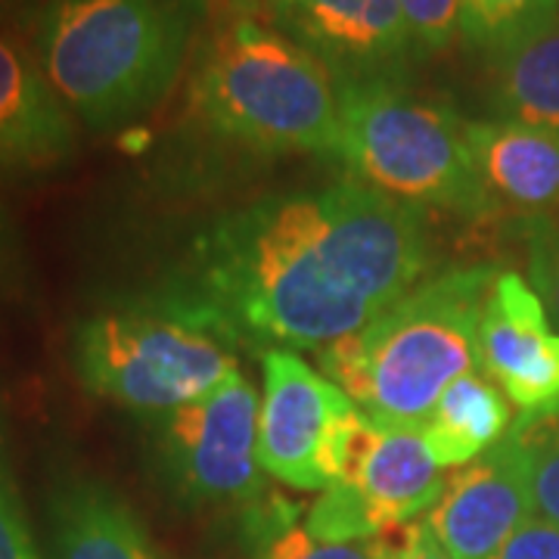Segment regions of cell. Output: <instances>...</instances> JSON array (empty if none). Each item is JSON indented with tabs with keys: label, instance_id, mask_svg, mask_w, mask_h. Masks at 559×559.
<instances>
[{
	"label": "cell",
	"instance_id": "20",
	"mask_svg": "<svg viewBox=\"0 0 559 559\" xmlns=\"http://www.w3.org/2000/svg\"><path fill=\"white\" fill-rule=\"evenodd\" d=\"M510 436L525 463L535 516L559 525V407L544 414H520Z\"/></svg>",
	"mask_w": 559,
	"mask_h": 559
},
{
	"label": "cell",
	"instance_id": "26",
	"mask_svg": "<svg viewBox=\"0 0 559 559\" xmlns=\"http://www.w3.org/2000/svg\"><path fill=\"white\" fill-rule=\"evenodd\" d=\"M498 559H559V525L540 516L525 520Z\"/></svg>",
	"mask_w": 559,
	"mask_h": 559
},
{
	"label": "cell",
	"instance_id": "15",
	"mask_svg": "<svg viewBox=\"0 0 559 559\" xmlns=\"http://www.w3.org/2000/svg\"><path fill=\"white\" fill-rule=\"evenodd\" d=\"M463 138L498 209L544 215L559 209V131L503 119H466Z\"/></svg>",
	"mask_w": 559,
	"mask_h": 559
},
{
	"label": "cell",
	"instance_id": "28",
	"mask_svg": "<svg viewBox=\"0 0 559 559\" xmlns=\"http://www.w3.org/2000/svg\"><path fill=\"white\" fill-rule=\"evenodd\" d=\"M255 7V0H224V10L230 13H249Z\"/></svg>",
	"mask_w": 559,
	"mask_h": 559
},
{
	"label": "cell",
	"instance_id": "12",
	"mask_svg": "<svg viewBox=\"0 0 559 559\" xmlns=\"http://www.w3.org/2000/svg\"><path fill=\"white\" fill-rule=\"evenodd\" d=\"M479 370L520 414L559 407V333L532 283L503 271L488 289L479 326Z\"/></svg>",
	"mask_w": 559,
	"mask_h": 559
},
{
	"label": "cell",
	"instance_id": "24",
	"mask_svg": "<svg viewBox=\"0 0 559 559\" xmlns=\"http://www.w3.org/2000/svg\"><path fill=\"white\" fill-rule=\"evenodd\" d=\"M419 62L444 57L460 40V0H399Z\"/></svg>",
	"mask_w": 559,
	"mask_h": 559
},
{
	"label": "cell",
	"instance_id": "19",
	"mask_svg": "<svg viewBox=\"0 0 559 559\" xmlns=\"http://www.w3.org/2000/svg\"><path fill=\"white\" fill-rule=\"evenodd\" d=\"M246 532L252 540V559H377L367 540L323 544L311 538L299 507L286 498H264L246 510Z\"/></svg>",
	"mask_w": 559,
	"mask_h": 559
},
{
	"label": "cell",
	"instance_id": "6",
	"mask_svg": "<svg viewBox=\"0 0 559 559\" xmlns=\"http://www.w3.org/2000/svg\"><path fill=\"white\" fill-rule=\"evenodd\" d=\"M340 159L355 180L423 212L439 209L479 224L498 218V202L476 175L463 116L407 84H336Z\"/></svg>",
	"mask_w": 559,
	"mask_h": 559
},
{
	"label": "cell",
	"instance_id": "11",
	"mask_svg": "<svg viewBox=\"0 0 559 559\" xmlns=\"http://www.w3.org/2000/svg\"><path fill=\"white\" fill-rule=\"evenodd\" d=\"M79 153V121L44 75L28 38L0 32V183H47L66 175Z\"/></svg>",
	"mask_w": 559,
	"mask_h": 559
},
{
	"label": "cell",
	"instance_id": "3",
	"mask_svg": "<svg viewBox=\"0 0 559 559\" xmlns=\"http://www.w3.org/2000/svg\"><path fill=\"white\" fill-rule=\"evenodd\" d=\"M187 116L202 138L252 156H333L336 81L267 22L221 7L187 72Z\"/></svg>",
	"mask_w": 559,
	"mask_h": 559
},
{
	"label": "cell",
	"instance_id": "18",
	"mask_svg": "<svg viewBox=\"0 0 559 559\" xmlns=\"http://www.w3.org/2000/svg\"><path fill=\"white\" fill-rule=\"evenodd\" d=\"M559 20V0H460V44L485 66Z\"/></svg>",
	"mask_w": 559,
	"mask_h": 559
},
{
	"label": "cell",
	"instance_id": "23",
	"mask_svg": "<svg viewBox=\"0 0 559 559\" xmlns=\"http://www.w3.org/2000/svg\"><path fill=\"white\" fill-rule=\"evenodd\" d=\"M0 559H44L22 507L3 404H0Z\"/></svg>",
	"mask_w": 559,
	"mask_h": 559
},
{
	"label": "cell",
	"instance_id": "5",
	"mask_svg": "<svg viewBox=\"0 0 559 559\" xmlns=\"http://www.w3.org/2000/svg\"><path fill=\"white\" fill-rule=\"evenodd\" d=\"M69 364L84 392L138 417L183 407L240 373L237 352L153 286L81 314L69 330Z\"/></svg>",
	"mask_w": 559,
	"mask_h": 559
},
{
	"label": "cell",
	"instance_id": "21",
	"mask_svg": "<svg viewBox=\"0 0 559 559\" xmlns=\"http://www.w3.org/2000/svg\"><path fill=\"white\" fill-rule=\"evenodd\" d=\"M520 240L525 249L528 283L538 293L547 318L559 330V209L520 221Z\"/></svg>",
	"mask_w": 559,
	"mask_h": 559
},
{
	"label": "cell",
	"instance_id": "4",
	"mask_svg": "<svg viewBox=\"0 0 559 559\" xmlns=\"http://www.w3.org/2000/svg\"><path fill=\"white\" fill-rule=\"evenodd\" d=\"M498 264L426 274L364 330L320 348L318 360L364 417L419 429L441 392L479 367V326Z\"/></svg>",
	"mask_w": 559,
	"mask_h": 559
},
{
	"label": "cell",
	"instance_id": "14",
	"mask_svg": "<svg viewBox=\"0 0 559 559\" xmlns=\"http://www.w3.org/2000/svg\"><path fill=\"white\" fill-rule=\"evenodd\" d=\"M50 559H156L138 510L97 473L62 463L47 479Z\"/></svg>",
	"mask_w": 559,
	"mask_h": 559
},
{
	"label": "cell",
	"instance_id": "22",
	"mask_svg": "<svg viewBox=\"0 0 559 559\" xmlns=\"http://www.w3.org/2000/svg\"><path fill=\"white\" fill-rule=\"evenodd\" d=\"M35 267L16 215L0 200V320L32 308Z\"/></svg>",
	"mask_w": 559,
	"mask_h": 559
},
{
	"label": "cell",
	"instance_id": "1",
	"mask_svg": "<svg viewBox=\"0 0 559 559\" xmlns=\"http://www.w3.org/2000/svg\"><path fill=\"white\" fill-rule=\"evenodd\" d=\"M432 252L423 209L330 180L212 215L150 286L234 352H320L411 293Z\"/></svg>",
	"mask_w": 559,
	"mask_h": 559
},
{
	"label": "cell",
	"instance_id": "17",
	"mask_svg": "<svg viewBox=\"0 0 559 559\" xmlns=\"http://www.w3.org/2000/svg\"><path fill=\"white\" fill-rule=\"evenodd\" d=\"M481 106L488 119L559 131V20L488 66Z\"/></svg>",
	"mask_w": 559,
	"mask_h": 559
},
{
	"label": "cell",
	"instance_id": "8",
	"mask_svg": "<svg viewBox=\"0 0 559 559\" xmlns=\"http://www.w3.org/2000/svg\"><path fill=\"white\" fill-rule=\"evenodd\" d=\"M259 411V392L240 370L183 407L140 417L153 481L183 510L259 503L267 495Z\"/></svg>",
	"mask_w": 559,
	"mask_h": 559
},
{
	"label": "cell",
	"instance_id": "2",
	"mask_svg": "<svg viewBox=\"0 0 559 559\" xmlns=\"http://www.w3.org/2000/svg\"><path fill=\"white\" fill-rule=\"evenodd\" d=\"M218 0H44L32 50L94 138L131 134L190 72Z\"/></svg>",
	"mask_w": 559,
	"mask_h": 559
},
{
	"label": "cell",
	"instance_id": "9",
	"mask_svg": "<svg viewBox=\"0 0 559 559\" xmlns=\"http://www.w3.org/2000/svg\"><path fill=\"white\" fill-rule=\"evenodd\" d=\"M259 16L330 72L336 84H407L419 62L399 0H255Z\"/></svg>",
	"mask_w": 559,
	"mask_h": 559
},
{
	"label": "cell",
	"instance_id": "16",
	"mask_svg": "<svg viewBox=\"0 0 559 559\" xmlns=\"http://www.w3.org/2000/svg\"><path fill=\"white\" fill-rule=\"evenodd\" d=\"M513 426L510 401L481 373H466L441 392L419 436L441 469H460L491 451Z\"/></svg>",
	"mask_w": 559,
	"mask_h": 559
},
{
	"label": "cell",
	"instance_id": "25",
	"mask_svg": "<svg viewBox=\"0 0 559 559\" xmlns=\"http://www.w3.org/2000/svg\"><path fill=\"white\" fill-rule=\"evenodd\" d=\"M367 544L377 559H451V554L441 547L426 520L385 528L377 538H367Z\"/></svg>",
	"mask_w": 559,
	"mask_h": 559
},
{
	"label": "cell",
	"instance_id": "13",
	"mask_svg": "<svg viewBox=\"0 0 559 559\" xmlns=\"http://www.w3.org/2000/svg\"><path fill=\"white\" fill-rule=\"evenodd\" d=\"M532 516L525 463L507 432L479 460L448 473L439 500L423 520L451 559H498Z\"/></svg>",
	"mask_w": 559,
	"mask_h": 559
},
{
	"label": "cell",
	"instance_id": "10",
	"mask_svg": "<svg viewBox=\"0 0 559 559\" xmlns=\"http://www.w3.org/2000/svg\"><path fill=\"white\" fill-rule=\"evenodd\" d=\"M261 377L259 463L264 476L296 491H323L326 441L355 404L296 352H267L261 358Z\"/></svg>",
	"mask_w": 559,
	"mask_h": 559
},
{
	"label": "cell",
	"instance_id": "27",
	"mask_svg": "<svg viewBox=\"0 0 559 559\" xmlns=\"http://www.w3.org/2000/svg\"><path fill=\"white\" fill-rule=\"evenodd\" d=\"M40 10H44V0H0V32L32 38Z\"/></svg>",
	"mask_w": 559,
	"mask_h": 559
},
{
	"label": "cell",
	"instance_id": "7",
	"mask_svg": "<svg viewBox=\"0 0 559 559\" xmlns=\"http://www.w3.org/2000/svg\"><path fill=\"white\" fill-rule=\"evenodd\" d=\"M326 488L305 513V528L323 544H355L432 510L448 473L419 429H392L358 407L342 417L323 454Z\"/></svg>",
	"mask_w": 559,
	"mask_h": 559
}]
</instances>
